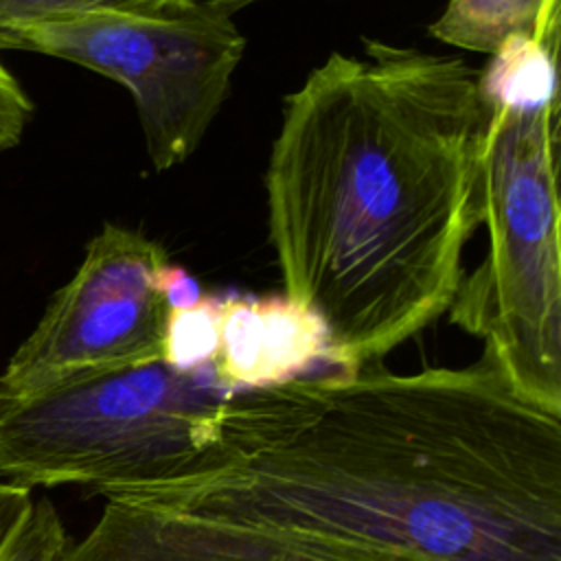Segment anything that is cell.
I'll return each mask as SVG.
<instances>
[{
  "mask_svg": "<svg viewBox=\"0 0 561 561\" xmlns=\"http://www.w3.org/2000/svg\"><path fill=\"white\" fill-rule=\"evenodd\" d=\"M59 561H561V414L489 355L234 390L184 471L105 491Z\"/></svg>",
  "mask_w": 561,
  "mask_h": 561,
  "instance_id": "1",
  "label": "cell"
},
{
  "mask_svg": "<svg viewBox=\"0 0 561 561\" xmlns=\"http://www.w3.org/2000/svg\"><path fill=\"white\" fill-rule=\"evenodd\" d=\"M482 131L465 59L379 39L331 53L285 96L267 232L331 364L377 362L449 309L480 226Z\"/></svg>",
  "mask_w": 561,
  "mask_h": 561,
  "instance_id": "2",
  "label": "cell"
},
{
  "mask_svg": "<svg viewBox=\"0 0 561 561\" xmlns=\"http://www.w3.org/2000/svg\"><path fill=\"white\" fill-rule=\"evenodd\" d=\"M557 110L484 112L480 224L489 248L447 311L482 340L517 394L561 414Z\"/></svg>",
  "mask_w": 561,
  "mask_h": 561,
  "instance_id": "3",
  "label": "cell"
},
{
  "mask_svg": "<svg viewBox=\"0 0 561 561\" xmlns=\"http://www.w3.org/2000/svg\"><path fill=\"white\" fill-rule=\"evenodd\" d=\"M232 392L164 359L0 392V476L101 495L175 476L213 449Z\"/></svg>",
  "mask_w": 561,
  "mask_h": 561,
  "instance_id": "4",
  "label": "cell"
},
{
  "mask_svg": "<svg viewBox=\"0 0 561 561\" xmlns=\"http://www.w3.org/2000/svg\"><path fill=\"white\" fill-rule=\"evenodd\" d=\"M0 50L59 57L125 85L149 160L167 171L197 149L221 110L245 37L221 9H85L9 24Z\"/></svg>",
  "mask_w": 561,
  "mask_h": 561,
  "instance_id": "5",
  "label": "cell"
},
{
  "mask_svg": "<svg viewBox=\"0 0 561 561\" xmlns=\"http://www.w3.org/2000/svg\"><path fill=\"white\" fill-rule=\"evenodd\" d=\"M169 254L138 230L103 224L75 276L0 373V392L162 359L171 300Z\"/></svg>",
  "mask_w": 561,
  "mask_h": 561,
  "instance_id": "6",
  "label": "cell"
},
{
  "mask_svg": "<svg viewBox=\"0 0 561 561\" xmlns=\"http://www.w3.org/2000/svg\"><path fill=\"white\" fill-rule=\"evenodd\" d=\"M327 364V327L300 302L285 294L215 296V346L208 366L226 388H263Z\"/></svg>",
  "mask_w": 561,
  "mask_h": 561,
  "instance_id": "7",
  "label": "cell"
},
{
  "mask_svg": "<svg viewBox=\"0 0 561 561\" xmlns=\"http://www.w3.org/2000/svg\"><path fill=\"white\" fill-rule=\"evenodd\" d=\"M430 35L486 55L519 35L559 42V0H449Z\"/></svg>",
  "mask_w": 561,
  "mask_h": 561,
  "instance_id": "8",
  "label": "cell"
},
{
  "mask_svg": "<svg viewBox=\"0 0 561 561\" xmlns=\"http://www.w3.org/2000/svg\"><path fill=\"white\" fill-rule=\"evenodd\" d=\"M559 42L511 37L491 53V61L478 72L482 110H535L559 105L557 99Z\"/></svg>",
  "mask_w": 561,
  "mask_h": 561,
  "instance_id": "9",
  "label": "cell"
},
{
  "mask_svg": "<svg viewBox=\"0 0 561 561\" xmlns=\"http://www.w3.org/2000/svg\"><path fill=\"white\" fill-rule=\"evenodd\" d=\"M68 546V533L53 502L33 500L0 541V561H59Z\"/></svg>",
  "mask_w": 561,
  "mask_h": 561,
  "instance_id": "10",
  "label": "cell"
},
{
  "mask_svg": "<svg viewBox=\"0 0 561 561\" xmlns=\"http://www.w3.org/2000/svg\"><path fill=\"white\" fill-rule=\"evenodd\" d=\"M215 346V296H199L193 305L171 307L162 359L195 368L208 366Z\"/></svg>",
  "mask_w": 561,
  "mask_h": 561,
  "instance_id": "11",
  "label": "cell"
},
{
  "mask_svg": "<svg viewBox=\"0 0 561 561\" xmlns=\"http://www.w3.org/2000/svg\"><path fill=\"white\" fill-rule=\"evenodd\" d=\"M33 116V101L0 61V151L20 142Z\"/></svg>",
  "mask_w": 561,
  "mask_h": 561,
  "instance_id": "12",
  "label": "cell"
},
{
  "mask_svg": "<svg viewBox=\"0 0 561 561\" xmlns=\"http://www.w3.org/2000/svg\"><path fill=\"white\" fill-rule=\"evenodd\" d=\"M85 9H103L101 0H0V28Z\"/></svg>",
  "mask_w": 561,
  "mask_h": 561,
  "instance_id": "13",
  "label": "cell"
},
{
  "mask_svg": "<svg viewBox=\"0 0 561 561\" xmlns=\"http://www.w3.org/2000/svg\"><path fill=\"white\" fill-rule=\"evenodd\" d=\"M101 4L116 11H160L178 4V0H101Z\"/></svg>",
  "mask_w": 561,
  "mask_h": 561,
  "instance_id": "14",
  "label": "cell"
},
{
  "mask_svg": "<svg viewBox=\"0 0 561 561\" xmlns=\"http://www.w3.org/2000/svg\"><path fill=\"white\" fill-rule=\"evenodd\" d=\"M256 0H178V4H188V7H208V9H221L232 13L239 7L252 4Z\"/></svg>",
  "mask_w": 561,
  "mask_h": 561,
  "instance_id": "15",
  "label": "cell"
}]
</instances>
